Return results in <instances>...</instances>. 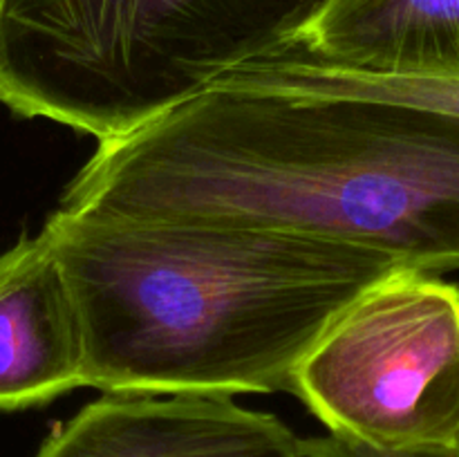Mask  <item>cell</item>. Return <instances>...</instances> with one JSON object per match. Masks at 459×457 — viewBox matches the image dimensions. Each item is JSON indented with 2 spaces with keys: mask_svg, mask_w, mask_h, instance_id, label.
Here are the masks:
<instances>
[{
  "mask_svg": "<svg viewBox=\"0 0 459 457\" xmlns=\"http://www.w3.org/2000/svg\"><path fill=\"white\" fill-rule=\"evenodd\" d=\"M61 209L269 228L459 272V116L215 83L101 142Z\"/></svg>",
  "mask_w": 459,
  "mask_h": 457,
  "instance_id": "6da1fadb",
  "label": "cell"
},
{
  "mask_svg": "<svg viewBox=\"0 0 459 457\" xmlns=\"http://www.w3.org/2000/svg\"><path fill=\"white\" fill-rule=\"evenodd\" d=\"M40 231L74 300L85 385L103 392H290L341 312L408 272L375 251L229 224L58 206Z\"/></svg>",
  "mask_w": 459,
  "mask_h": 457,
  "instance_id": "7a4b0ae2",
  "label": "cell"
},
{
  "mask_svg": "<svg viewBox=\"0 0 459 457\" xmlns=\"http://www.w3.org/2000/svg\"><path fill=\"white\" fill-rule=\"evenodd\" d=\"M330 0H0V103L119 139L296 47Z\"/></svg>",
  "mask_w": 459,
  "mask_h": 457,
  "instance_id": "3957f363",
  "label": "cell"
},
{
  "mask_svg": "<svg viewBox=\"0 0 459 457\" xmlns=\"http://www.w3.org/2000/svg\"><path fill=\"white\" fill-rule=\"evenodd\" d=\"M330 433L377 448L455 446L459 285L397 272L363 291L291 376Z\"/></svg>",
  "mask_w": 459,
  "mask_h": 457,
  "instance_id": "277c9868",
  "label": "cell"
},
{
  "mask_svg": "<svg viewBox=\"0 0 459 457\" xmlns=\"http://www.w3.org/2000/svg\"><path fill=\"white\" fill-rule=\"evenodd\" d=\"M36 457H303L276 415L227 394L103 392L58 426Z\"/></svg>",
  "mask_w": 459,
  "mask_h": 457,
  "instance_id": "5b68a950",
  "label": "cell"
},
{
  "mask_svg": "<svg viewBox=\"0 0 459 457\" xmlns=\"http://www.w3.org/2000/svg\"><path fill=\"white\" fill-rule=\"evenodd\" d=\"M85 385L70 287L43 231L0 254V412L40 406Z\"/></svg>",
  "mask_w": 459,
  "mask_h": 457,
  "instance_id": "8992f818",
  "label": "cell"
},
{
  "mask_svg": "<svg viewBox=\"0 0 459 457\" xmlns=\"http://www.w3.org/2000/svg\"><path fill=\"white\" fill-rule=\"evenodd\" d=\"M381 76H459V0H330L291 47Z\"/></svg>",
  "mask_w": 459,
  "mask_h": 457,
  "instance_id": "52a82bcc",
  "label": "cell"
},
{
  "mask_svg": "<svg viewBox=\"0 0 459 457\" xmlns=\"http://www.w3.org/2000/svg\"><path fill=\"white\" fill-rule=\"evenodd\" d=\"M215 83L287 90V92L352 94V97L381 99V101L459 116V76L363 74V72L341 70L312 61L294 49L249 63Z\"/></svg>",
  "mask_w": 459,
  "mask_h": 457,
  "instance_id": "ba28073f",
  "label": "cell"
},
{
  "mask_svg": "<svg viewBox=\"0 0 459 457\" xmlns=\"http://www.w3.org/2000/svg\"><path fill=\"white\" fill-rule=\"evenodd\" d=\"M303 457H459L455 446H424V448H377L343 435L327 433L300 439Z\"/></svg>",
  "mask_w": 459,
  "mask_h": 457,
  "instance_id": "9c48e42d",
  "label": "cell"
},
{
  "mask_svg": "<svg viewBox=\"0 0 459 457\" xmlns=\"http://www.w3.org/2000/svg\"><path fill=\"white\" fill-rule=\"evenodd\" d=\"M455 448H459V435H457V439H455Z\"/></svg>",
  "mask_w": 459,
  "mask_h": 457,
  "instance_id": "30bf717a",
  "label": "cell"
}]
</instances>
